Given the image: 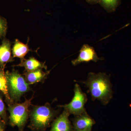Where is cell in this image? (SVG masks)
<instances>
[{"instance_id": "13", "label": "cell", "mask_w": 131, "mask_h": 131, "mask_svg": "<svg viewBox=\"0 0 131 131\" xmlns=\"http://www.w3.org/2000/svg\"><path fill=\"white\" fill-rule=\"evenodd\" d=\"M0 91L5 95L8 105L12 104L8 90L7 79L4 69L0 68Z\"/></svg>"}, {"instance_id": "18", "label": "cell", "mask_w": 131, "mask_h": 131, "mask_svg": "<svg viewBox=\"0 0 131 131\" xmlns=\"http://www.w3.org/2000/svg\"><path fill=\"white\" fill-rule=\"evenodd\" d=\"M87 2L91 5H95L99 3L100 0H85Z\"/></svg>"}, {"instance_id": "20", "label": "cell", "mask_w": 131, "mask_h": 131, "mask_svg": "<svg viewBox=\"0 0 131 131\" xmlns=\"http://www.w3.org/2000/svg\"><path fill=\"white\" fill-rule=\"evenodd\" d=\"M29 1H30V0H29Z\"/></svg>"}, {"instance_id": "19", "label": "cell", "mask_w": 131, "mask_h": 131, "mask_svg": "<svg viewBox=\"0 0 131 131\" xmlns=\"http://www.w3.org/2000/svg\"><path fill=\"white\" fill-rule=\"evenodd\" d=\"M73 131H91V130H82V131H75L73 130Z\"/></svg>"}, {"instance_id": "10", "label": "cell", "mask_w": 131, "mask_h": 131, "mask_svg": "<svg viewBox=\"0 0 131 131\" xmlns=\"http://www.w3.org/2000/svg\"><path fill=\"white\" fill-rule=\"evenodd\" d=\"M50 73V71L45 72L42 69H39L32 71H25L23 75L29 85L43 81Z\"/></svg>"}, {"instance_id": "9", "label": "cell", "mask_w": 131, "mask_h": 131, "mask_svg": "<svg viewBox=\"0 0 131 131\" xmlns=\"http://www.w3.org/2000/svg\"><path fill=\"white\" fill-rule=\"evenodd\" d=\"M11 42L4 38L0 45V68L5 69L7 64L14 61L12 56Z\"/></svg>"}, {"instance_id": "4", "label": "cell", "mask_w": 131, "mask_h": 131, "mask_svg": "<svg viewBox=\"0 0 131 131\" xmlns=\"http://www.w3.org/2000/svg\"><path fill=\"white\" fill-rule=\"evenodd\" d=\"M33 98V96L29 100L25 98L23 103H15L8 105L9 124L12 126H17L19 131H24L29 117V108L31 106Z\"/></svg>"}, {"instance_id": "3", "label": "cell", "mask_w": 131, "mask_h": 131, "mask_svg": "<svg viewBox=\"0 0 131 131\" xmlns=\"http://www.w3.org/2000/svg\"><path fill=\"white\" fill-rule=\"evenodd\" d=\"M7 79L8 90L12 103H17L21 96L30 91V88L24 76L17 70L6 72Z\"/></svg>"}, {"instance_id": "15", "label": "cell", "mask_w": 131, "mask_h": 131, "mask_svg": "<svg viewBox=\"0 0 131 131\" xmlns=\"http://www.w3.org/2000/svg\"><path fill=\"white\" fill-rule=\"evenodd\" d=\"M7 29V23L6 20L0 16V38H5Z\"/></svg>"}, {"instance_id": "16", "label": "cell", "mask_w": 131, "mask_h": 131, "mask_svg": "<svg viewBox=\"0 0 131 131\" xmlns=\"http://www.w3.org/2000/svg\"><path fill=\"white\" fill-rule=\"evenodd\" d=\"M0 121L6 122L7 121L6 107L1 95L0 94Z\"/></svg>"}, {"instance_id": "5", "label": "cell", "mask_w": 131, "mask_h": 131, "mask_svg": "<svg viewBox=\"0 0 131 131\" xmlns=\"http://www.w3.org/2000/svg\"><path fill=\"white\" fill-rule=\"evenodd\" d=\"M74 92L73 98L69 104L58 106L63 108L70 114L74 115L75 116L87 113L84 105L88 101V98L86 94L82 91L80 85L77 83L75 84Z\"/></svg>"}, {"instance_id": "6", "label": "cell", "mask_w": 131, "mask_h": 131, "mask_svg": "<svg viewBox=\"0 0 131 131\" xmlns=\"http://www.w3.org/2000/svg\"><path fill=\"white\" fill-rule=\"evenodd\" d=\"M102 60L97 56L94 49L88 44H84L81 48L78 57L71 61L73 65L77 66L83 62L90 61L96 62L99 60Z\"/></svg>"}, {"instance_id": "11", "label": "cell", "mask_w": 131, "mask_h": 131, "mask_svg": "<svg viewBox=\"0 0 131 131\" xmlns=\"http://www.w3.org/2000/svg\"><path fill=\"white\" fill-rule=\"evenodd\" d=\"M20 63L15 66L24 67L25 71H33L39 69H44L45 70L47 69V66L45 62H40L32 57L28 59H20Z\"/></svg>"}, {"instance_id": "12", "label": "cell", "mask_w": 131, "mask_h": 131, "mask_svg": "<svg viewBox=\"0 0 131 131\" xmlns=\"http://www.w3.org/2000/svg\"><path fill=\"white\" fill-rule=\"evenodd\" d=\"M31 51V50L29 49L28 47V42L25 44L20 42L18 39H16L12 49L13 58L17 57L20 59H22Z\"/></svg>"}, {"instance_id": "1", "label": "cell", "mask_w": 131, "mask_h": 131, "mask_svg": "<svg viewBox=\"0 0 131 131\" xmlns=\"http://www.w3.org/2000/svg\"><path fill=\"white\" fill-rule=\"evenodd\" d=\"M81 82L88 88V92L91 95L93 101L98 100L106 105L112 98V85L109 77L105 73L90 72L86 81Z\"/></svg>"}, {"instance_id": "7", "label": "cell", "mask_w": 131, "mask_h": 131, "mask_svg": "<svg viewBox=\"0 0 131 131\" xmlns=\"http://www.w3.org/2000/svg\"><path fill=\"white\" fill-rule=\"evenodd\" d=\"M70 115L64 109L62 113L52 122L50 131H73V127L69 119Z\"/></svg>"}, {"instance_id": "8", "label": "cell", "mask_w": 131, "mask_h": 131, "mask_svg": "<svg viewBox=\"0 0 131 131\" xmlns=\"http://www.w3.org/2000/svg\"><path fill=\"white\" fill-rule=\"evenodd\" d=\"M95 121L87 113L76 116L73 120V130L75 131L91 130Z\"/></svg>"}, {"instance_id": "17", "label": "cell", "mask_w": 131, "mask_h": 131, "mask_svg": "<svg viewBox=\"0 0 131 131\" xmlns=\"http://www.w3.org/2000/svg\"><path fill=\"white\" fill-rule=\"evenodd\" d=\"M6 122L0 121V131L5 130Z\"/></svg>"}, {"instance_id": "14", "label": "cell", "mask_w": 131, "mask_h": 131, "mask_svg": "<svg viewBox=\"0 0 131 131\" xmlns=\"http://www.w3.org/2000/svg\"><path fill=\"white\" fill-rule=\"evenodd\" d=\"M121 0H100L99 4L107 13L115 12L121 4Z\"/></svg>"}, {"instance_id": "2", "label": "cell", "mask_w": 131, "mask_h": 131, "mask_svg": "<svg viewBox=\"0 0 131 131\" xmlns=\"http://www.w3.org/2000/svg\"><path fill=\"white\" fill-rule=\"evenodd\" d=\"M58 113L48 103L43 106H33L29 110L30 122L28 127L31 131H46Z\"/></svg>"}]
</instances>
